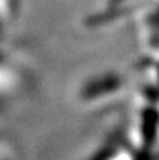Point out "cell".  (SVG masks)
Wrapping results in <instances>:
<instances>
[{
	"label": "cell",
	"mask_w": 159,
	"mask_h": 160,
	"mask_svg": "<svg viewBox=\"0 0 159 160\" xmlns=\"http://www.w3.org/2000/svg\"><path fill=\"white\" fill-rule=\"evenodd\" d=\"M25 84V75L7 55L0 49V100L14 96Z\"/></svg>",
	"instance_id": "2"
},
{
	"label": "cell",
	"mask_w": 159,
	"mask_h": 160,
	"mask_svg": "<svg viewBox=\"0 0 159 160\" xmlns=\"http://www.w3.org/2000/svg\"><path fill=\"white\" fill-rule=\"evenodd\" d=\"M124 82L115 73L96 75L82 84L79 90V101L86 107H99L123 93Z\"/></svg>",
	"instance_id": "1"
}]
</instances>
